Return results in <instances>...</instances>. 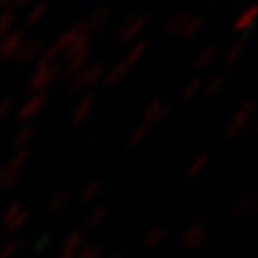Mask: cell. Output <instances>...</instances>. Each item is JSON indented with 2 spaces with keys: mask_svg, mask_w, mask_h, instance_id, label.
<instances>
[{
  "mask_svg": "<svg viewBox=\"0 0 258 258\" xmlns=\"http://www.w3.org/2000/svg\"><path fill=\"white\" fill-rule=\"evenodd\" d=\"M103 73H105V67L102 61H94V63L86 65L71 79V83L67 86V94H79L92 88L94 84L100 83V79H103Z\"/></svg>",
  "mask_w": 258,
  "mask_h": 258,
  "instance_id": "1",
  "label": "cell"
},
{
  "mask_svg": "<svg viewBox=\"0 0 258 258\" xmlns=\"http://www.w3.org/2000/svg\"><path fill=\"white\" fill-rule=\"evenodd\" d=\"M59 75H61V65L59 63H48V65L37 63L33 75L29 77L27 90L31 94L46 92V88L50 84L55 83V79H57Z\"/></svg>",
  "mask_w": 258,
  "mask_h": 258,
  "instance_id": "2",
  "label": "cell"
},
{
  "mask_svg": "<svg viewBox=\"0 0 258 258\" xmlns=\"http://www.w3.org/2000/svg\"><path fill=\"white\" fill-rule=\"evenodd\" d=\"M149 23V16L142 14V16H128L117 29V38L120 42H132L146 31Z\"/></svg>",
  "mask_w": 258,
  "mask_h": 258,
  "instance_id": "3",
  "label": "cell"
},
{
  "mask_svg": "<svg viewBox=\"0 0 258 258\" xmlns=\"http://www.w3.org/2000/svg\"><path fill=\"white\" fill-rule=\"evenodd\" d=\"M90 50H92V46L79 48V50H73L71 54L65 55V65L63 69H61V75L67 77V79H73L81 69L86 67L88 57H90Z\"/></svg>",
  "mask_w": 258,
  "mask_h": 258,
  "instance_id": "4",
  "label": "cell"
},
{
  "mask_svg": "<svg viewBox=\"0 0 258 258\" xmlns=\"http://www.w3.org/2000/svg\"><path fill=\"white\" fill-rule=\"evenodd\" d=\"M25 40V29H14L4 38H0V61L2 59H14L16 52Z\"/></svg>",
  "mask_w": 258,
  "mask_h": 258,
  "instance_id": "5",
  "label": "cell"
},
{
  "mask_svg": "<svg viewBox=\"0 0 258 258\" xmlns=\"http://www.w3.org/2000/svg\"><path fill=\"white\" fill-rule=\"evenodd\" d=\"M42 40L40 38H31V40H23V44L19 46V50L16 52L14 55V61L19 65H25V63H31L35 57H38V54L42 52Z\"/></svg>",
  "mask_w": 258,
  "mask_h": 258,
  "instance_id": "6",
  "label": "cell"
},
{
  "mask_svg": "<svg viewBox=\"0 0 258 258\" xmlns=\"http://www.w3.org/2000/svg\"><path fill=\"white\" fill-rule=\"evenodd\" d=\"M48 102V92H37L33 94L31 98H29L27 102L21 105V109H19V120H27L31 117H35L40 113V109H44V105Z\"/></svg>",
  "mask_w": 258,
  "mask_h": 258,
  "instance_id": "7",
  "label": "cell"
},
{
  "mask_svg": "<svg viewBox=\"0 0 258 258\" xmlns=\"http://www.w3.org/2000/svg\"><path fill=\"white\" fill-rule=\"evenodd\" d=\"M256 14H258V8L252 4L249 6L247 10H243L239 16L235 18L233 21V31L235 33H245V31H249L252 27V23H254V19H256Z\"/></svg>",
  "mask_w": 258,
  "mask_h": 258,
  "instance_id": "8",
  "label": "cell"
},
{
  "mask_svg": "<svg viewBox=\"0 0 258 258\" xmlns=\"http://www.w3.org/2000/svg\"><path fill=\"white\" fill-rule=\"evenodd\" d=\"M189 16H191V14L185 12V10L176 12L174 16L168 19V23H166V33H168L170 37H180L185 27V23H187V19H189Z\"/></svg>",
  "mask_w": 258,
  "mask_h": 258,
  "instance_id": "9",
  "label": "cell"
},
{
  "mask_svg": "<svg viewBox=\"0 0 258 258\" xmlns=\"http://www.w3.org/2000/svg\"><path fill=\"white\" fill-rule=\"evenodd\" d=\"M148 50H149V40L148 38H142V40H138V42H136V44L126 52V55H124V59H122V61L132 69V67H134V65L138 63L140 59L146 55Z\"/></svg>",
  "mask_w": 258,
  "mask_h": 258,
  "instance_id": "10",
  "label": "cell"
},
{
  "mask_svg": "<svg viewBox=\"0 0 258 258\" xmlns=\"http://www.w3.org/2000/svg\"><path fill=\"white\" fill-rule=\"evenodd\" d=\"M109 18H111V10L107 8V6H98V8L94 10L92 14L86 18V21H83V23L88 31H92V29L102 27Z\"/></svg>",
  "mask_w": 258,
  "mask_h": 258,
  "instance_id": "11",
  "label": "cell"
},
{
  "mask_svg": "<svg viewBox=\"0 0 258 258\" xmlns=\"http://www.w3.org/2000/svg\"><path fill=\"white\" fill-rule=\"evenodd\" d=\"M128 73H130L128 65L124 63V61H119V63H115L109 71L105 73V77H103V84H105V86H115V84H119Z\"/></svg>",
  "mask_w": 258,
  "mask_h": 258,
  "instance_id": "12",
  "label": "cell"
},
{
  "mask_svg": "<svg viewBox=\"0 0 258 258\" xmlns=\"http://www.w3.org/2000/svg\"><path fill=\"white\" fill-rule=\"evenodd\" d=\"M218 54H220V46H218V44H209L207 48L201 50V54L195 57L194 67L195 69H205V67H209V65L218 57Z\"/></svg>",
  "mask_w": 258,
  "mask_h": 258,
  "instance_id": "13",
  "label": "cell"
},
{
  "mask_svg": "<svg viewBox=\"0 0 258 258\" xmlns=\"http://www.w3.org/2000/svg\"><path fill=\"white\" fill-rule=\"evenodd\" d=\"M203 25H205V18H203V16H199V14H191L180 37L184 38V40H191V38H195L197 35H199V33H201Z\"/></svg>",
  "mask_w": 258,
  "mask_h": 258,
  "instance_id": "14",
  "label": "cell"
},
{
  "mask_svg": "<svg viewBox=\"0 0 258 258\" xmlns=\"http://www.w3.org/2000/svg\"><path fill=\"white\" fill-rule=\"evenodd\" d=\"M94 103H96V96L94 92H86L81 98V102L77 105V109H75V122H83L88 115H90V111H92Z\"/></svg>",
  "mask_w": 258,
  "mask_h": 258,
  "instance_id": "15",
  "label": "cell"
},
{
  "mask_svg": "<svg viewBox=\"0 0 258 258\" xmlns=\"http://www.w3.org/2000/svg\"><path fill=\"white\" fill-rule=\"evenodd\" d=\"M245 48H247V35H243L241 38H237V40L231 44V48H228V52L224 55V63L226 65L237 63V59L245 54Z\"/></svg>",
  "mask_w": 258,
  "mask_h": 258,
  "instance_id": "16",
  "label": "cell"
},
{
  "mask_svg": "<svg viewBox=\"0 0 258 258\" xmlns=\"http://www.w3.org/2000/svg\"><path fill=\"white\" fill-rule=\"evenodd\" d=\"M18 21L16 8H6L0 12V38H4L10 31H14V25Z\"/></svg>",
  "mask_w": 258,
  "mask_h": 258,
  "instance_id": "17",
  "label": "cell"
},
{
  "mask_svg": "<svg viewBox=\"0 0 258 258\" xmlns=\"http://www.w3.org/2000/svg\"><path fill=\"white\" fill-rule=\"evenodd\" d=\"M203 86H205V79L203 77H194L189 83L185 84L184 88H182V94H180V100L182 102H189V100H194L197 94L203 90Z\"/></svg>",
  "mask_w": 258,
  "mask_h": 258,
  "instance_id": "18",
  "label": "cell"
},
{
  "mask_svg": "<svg viewBox=\"0 0 258 258\" xmlns=\"http://www.w3.org/2000/svg\"><path fill=\"white\" fill-rule=\"evenodd\" d=\"M254 102L252 100H249L247 103H243L239 107V111L235 113V117H233V120H231V132H235L237 128H241L245 122H247V119H249L250 115L254 113Z\"/></svg>",
  "mask_w": 258,
  "mask_h": 258,
  "instance_id": "19",
  "label": "cell"
},
{
  "mask_svg": "<svg viewBox=\"0 0 258 258\" xmlns=\"http://www.w3.org/2000/svg\"><path fill=\"white\" fill-rule=\"evenodd\" d=\"M226 84H228V77L226 75H216L214 79H212L209 84H205L203 86V94L207 100H211V98H216L218 94L226 88Z\"/></svg>",
  "mask_w": 258,
  "mask_h": 258,
  "instance_id": "20",
  "label": "cell"
},
{
  "mask_svg": "<svg viewBox=\"0 0 258 258\" xmlns=\"http://www.w3.org/2000/svg\"><path fill=\"white\" fill-rule=\"evenodd\" d=\"M46 12H48V0H40L37 6L29 12L27 18H25V27H35L38 21L44 18Z\"/></svg>",
  "mask_w": 258,
  "mask_h": 258,
  "instance_id": "21",
  "label": "cell"
},
{
  "mask_svg": "<svg viewBox=\"0 0 258 258\" xmlns=\"http://www.w3.org/2000/svg\"><path fill=\"white\" fill-rule=\"evenodd\" d=\"M168 111V105L165 102H161V100H157L149 105L148 113H146V122H157V120H161L165 117V113Z\"/></svg>",
  "mask_w": 258,
  "mask_h": 258,
  "instance_id": "22",
  "label": "cell"
},
{
  "mask_svg": "<svg viewBox=\"0 0 258 258\" xmlns=\"http://www.w3.org/2000/svg\"><path fill=\"white\" fill-rule=\"evenodd\" d=\"M8 111H10V100H2L0 102V120L8 115Z\"/></svg>",
  "mask_w": 258,
  "mask_h": 258,
  "instance_id": "23",
  "label": "cell"
},
{
  "mask_svg": "<svg viewBox=\"0 0 258 258\" xmlns=\"http://www.w3.org/2000/svg\"><path fill=\"white\" fill-rule=\"evenodd\" d=\"M29 2H33V0H14V6L16 8H23V6H27Z\"/></svg>",
  "mask_w": 258,
  "mask_h": 258,
  "instance_id": "24",
  "label": "cell"
},
{
  "mask_svg": "<svg viewBox=\"0 0 258 258\" xmlns=\"http://www.w3.org/2000/svg\"><path fill=\"white\" fill-rule=\"evenodd\" d=\"M12 2H14V0H0V8L6 10L10 6V4H12Z\"/></svg>",
  "mask_w": 258,
  "mask_h": 258,
  "instance_id": "25",
  "label": "cell"
},
{
  "mask_svg": "<svg viewBox=\"0 0 258 258\" xmlns=\"http://www.w3.org/2000/svg\"><path fill=\"white\" fill-rule=\"evenodd\" d=\"M211 4H218V2H222V0H209Z\"/></svg>",
  "mask_w": 258,
  "mask_h": 258,
  "instance_id": "26",
  "label": "cell"
}]
</instances>
